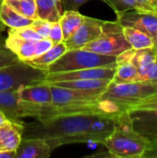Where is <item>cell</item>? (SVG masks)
Listing matches in <instances>:
<instances>
[{
    "mask_svg": "<svg viewBox=\"0 0 157 158\" xmlns=\"http://www.w3.org/2000/svg\"><path fill=\"white\" fill-rule=\"evenodd\" d=\"M0 111L3 112L9 120L22 122L20 118H24L23 110L19 103L17 90L0 92Z\"/></svg>",
    "mask_w": 157,
    "mask_h": 158,
    "instance_id": "obj_18",
    "label": "cell"
},
{
    "mask_svg": "<svg viewBox=\"0 0 157 158\" xmlns=\"http://www.w3.org/2000/svg\"><path fill=\"white\" fill-rule=\"evenodd\" d=\"M106 3L116 13V15L130 11L137 10L138 4L136 0H102Z\"/></svg>",
    "mask_w": 157,
    "mask_h": 158,
    "instance_id": "obj_26",
    "label": "cell"
},
{
    "mask_svg": "<svg viewBox=\"0 0 157 158\" xmlns=\"http://www.w3.org/2000/svg\"><path fill=\"white\" fill-rule=\"evenodd\" d=\"M104 21L85 16L82 24L68 40L64 41L68 50L82 48L85 44L96 39L101 34Z\"/></svg>",
    "mask_w": 157,
    "mask_h": 158,
    "instance_id": "obj_10",
    "label": "cell"
},
{
    "mask_svg": "<svg viewBox=\"0 0 157 158\" xmlns=\"http://www.w3.org/2000/svg\"><path fill=\"white\" fill-rule=\"evenodd\" d=\"M111 80H105V79H86V80L60 81V82L49 83V84H54L65 88L77 89L90 94H97L100 96L105 91V89L107 88Z\"/></svg>",
    "mask_w": 157,
    "mask_h": 158,
    "instance_id": "obj_16",
    "label": "cell"
},
{
    "mask_svg": "<svg viewBox=\"0 0 157 158\" xmlns=\"http://www.w3.org/2000/svg\"><path fill=\"white\" fill-rule=\"evenodd\" d=\"M8 31L16 34L17 36L24 39V40H40L42 37L31 27V26H26V27H21V28H16V29H10Z\"/></svg>",
    "mask_w": 157,
    "mask_h": 158,
    "instance_id": "obj_28",
    "label": "cell"
},
{
    "mask_svg": "<svg viewBox=\"0 0 157 158\" xmlns=\"http://www.w3.org/2000/svg\"><path fill=\"white\" fill-rule=\"evenodd\" d=\"M64 10H78L82 5L92 0H60Z\"/></svg>",
    "mask_w": 157,
    "mask_h": 158,
    "instance_id": "obj_32",
    "label": "cell"
},
{
    "mask_svg": "<svg viewBox=\"0 0 157 158\" xmlns=\"http://www.w3.org/2000/svg\"><path fill=\"white\" fill-rule=\"evenodd\" d=\"M97 54L118 56L131 47L125 38L122 26L118 20L104 21L101 34L83 47Z\"/></svg>",
    "mask_w": 157,
    "mask_h": 158,
    "instance_id": "obj_6",
    "label": "cell"
},
{
    "mask_svg": "<svg viewBox=\"0 0 157 158\" xmlns=\"http://www.w3.org/2000/svg\"><path fill=\"white\" fill-rule=\"evenodd\" d=\"M125 54L137 68L140 74V81H143L144 75L155 63L157 56V52L154 49V47L140 50H134L130 48V50L126 51Z\"/></svg>",
    "mask_w": 157,
    "mask_h": 158,
    "instance_id": "obj_17",
    "label": "cell"
},
{
    "mask_svg": "<svg viewBox=\"0 0 157 158\" xmlns=\"http://www.w3.org/2000/svg\"><path fill=\"white\" fill-rule=\"evenodd\" d=\"M9 119H8V118L3 113V112H1L0 111V127L2 126V125H4L6 122H7Z\"/></svg>",
    "mask_w": 157,
    "mask_h": 158,
    "instance_id": "obj_36",
    "label": "cell"
},
{
    "mask_svg": "<svg viewBox=\"0 0 157 158\" xmlns=\"http://www.w3.org/2000/svg\"><path fill=\"white\" fill-rule=\"evenodd\" d=\"M20 61L18 56L11 52L5 44H0V68L12 65Z\"/></svg>",
    "mask_w": 157,
    "mask_h": 158,
    "instance_id": "obj_27",
    "label": "cell"
},
{
    "mask_svg": "<svg viewBox=\"0 0 157 158\" xmlns=\"http://www.w3.org/2000/svg\"><path fill=\"white\" fill-rule=\"evenodd\" d=\"M15 155H16V150L0 152V158H15Z\"/></svg>",
    "mask_w": 157,
    "mask_h": 158,
    "instance_id": "obj_35",
    "label": "cell"
},
{
    "mask_svg": "<svg viewBox=\"0 0 157 158\" xmlns=\"http://www.w3.org/2000/svg\"><path fill=\"white\" fill-rule=\"evenodd\" d=\"M52 153V148L43 139H21L15 158H48Z\"/></svg>",
    "mask_w": 157,
    "mask_h": 158,
    "instance_id": "obj_13",
    "label": "cell"
},
{
    "mask_svg": "<svg viewBox=\"0 0 157 158\" xmlns=\"http://www.w3.org/2000/svg\"><path fill=\"white\" fill-rule=\"evenodd\" d=\"M22 122L8 120L0 127V152L15 151L22 139Z\"/></svg>",
    "mask_w": 157,
    "mask_h": 158,
    "instance_id": "obj_14",
    "label": "cell"
},
{
    "mask_svg": "<svg viewBox=\"0 0 157 158\" xmlns=\"http://www.w3.org/2000/svg\"><path fill=\"white\" fill-rule=\"evenodd\" d=\"M42 38H48L50 28H51V22L42 20V19H34L32 23L30 25Z\"/></svg>",
    "mask_w": 157,
    "mask_h": 158,
    "instance_id": "obj_29",
    "label": "cell"
},
{
    "mask_svg": "<svg viewBox=\"0 0 157 158\" xmlns=\"http://www.w3.org/2000/svg\"><path fill=\"white\" fill-rule=\"evenodd\" d=\"M157 94V81H111L97 100L100 114L118 118L132 105Z\"/></svg>",
    "mask_w": 157,
    "mask_h": 158,
    "instance_id": "obj_2",
    "label": "cell"
},
{
    "mask_svg": "<svg viewBox=\"0 0 157 158\" xmlns=\"http://www.w3.org/2000/svg\"><path fill=\"white\" fill-rule=\"evenodd\" d=\"M17 92L19 103L22 110L25 108H39L53 104V96L49 83L41 81L22 85Z\"/></svg>",
    "mask_w": 157,
    "mask_h": 158,
    "instance_id": "obj_8",
    "label": "cell"
},
{
    "mask_svg": "<svg viewBox=\"0 0 157 158\" xmlns=\"http://www.w3.org/2000/svg\"><path fill=\"white\" fill-rule=\"evenodd\" d=\"M84 17L78 10H65L63 12L59 23L62 28L64 41L68 40L82 24Z\"/></svg>",
    "mask_w": 157,
    "mask_h": 158,
    "instance_id": "obj_24",
    "label": "cell"
},
{
    "mask_svg": "<svg viewBox=\"0 0 157 158\" xmlns=\"http://www.w3.org/2000/svg\"><path fill=\"white\" fill-rule=\"evenodd\" d=\"M67 50H68V48H67L65 43L61 42L59 44H53V46L48 51L43 53V55L36 56L34 58H31L30 60L24 61V62L34 67V68H37V69L46 71L47 68L52 63H54L56 60H57Z\"/></svg>",
    "mask_w": 157,
    "mask_h": 158,
    "instance_id": "obj_21",
    "label": "cell"
},
{
    "mask_svg": "<svg viewBox=\"0 0 157 158\" xmlns=\"http://www.w3.org/2000/svg\"><path fill=\"white\" fill-rule=\"evenodd\" d=\"M153 47H154V49L157 52V31L156 32H155V37H154V46Z\"/></svg>",
    "mask_w": 157,
    "mask_h": 158,
    "instance_id": "obj_37",
    "label": "cell"
},
{
    "mask_svg": "<svg viewBox=\"0 0 157 158\" xmlns=\"http://www.w3.org/2000/svg\"><path fill=\"white\" fill-rule=\"evenodd\" d=\"M46 74L45 70L23 61L0 68V92L16 91L22 85L41 82Z\"/></svg>",
    "mask_w": 157,
    "mask_h": 158,
    "instance_id": "obj_7",
    "label": "cell"
},
{
    "mask_svg": "<svg viewBox=\"0 0 157 158\" xmlns=\"http://www.w3.org/2000/svg\"><path fill=\"white\" fill-rule=\"evenodd\" d=\"M143 81H157V56L155 63L144 75Z\"/></svg>",
    "mask_w": 157,
    "mask_h": 158,
    "instance_id": "obj_34",
    "label": "cell"
},
{
    "mask_svg": "<svg viewBox=\"0 0 157 158\" xmlns=\"http://www.w3.org/2000/svg\"><path fill=\"white\" fill-rule=\"evenodd\" d=\"M37 18L48 22L59 21L63 14V6L60 0H35Z\"/></svg>",
    "mask_w": 157,
    "mask_h": 158,
    "instance_id": "obj_20",
    "label": "cell"
},
{
    "mask_svg": "<svg viewBox=\"0 0 157 158\" xmlns=\"http://www.w3.org/2000/svg\"><path fill=\"white\" fill-rule=\"evenodd\" d=\"M156 10H157V3H156Z\"/></svg>",
    "mask_w": 157,
    "mask_h": 158,
    "instance_id": "obj_41",
    "label": "cell"
},
{
    "mask_svg": "<svg viewBox=\"0 0 157 158\" xmlns=\"http://www.w3.org/2000/svg\"><path fill=\"white\" fill-rule=\"evenodd\" d=\"M117 20L121 26H130L136 28L153 39L157 31V14L130 10L117 15Z\"/></svg>",
    "mask_w": 157,
    "mask_h": 158,
    "instance_id": "obj_11",
    "label": "cell"
},
{
    "mask_svg": "<svg viewBox=\"0 0 157 158\" xmlns=\"http://www.w3.org/2000/svg\"><path fill=\"white\" fill-rule=\"evenodd\" d=\"M117 118L104 114H94L87 131L88 143L93 142L103 144L114 131L117 125Z\"/></svg>",
    "mask_w": 157,
    "mask_h": 158,
    "instance_id": "obj_12",
    "label": "cell"
},
{
    "mask_svg": "<svg viewBox=\"0 0 157 158\" xmlns=\"http://www.w3.org/2000/svg\"><path fill=\"white\" fill-rule=\"evenodd\" d=\"M132 129L149 142L157 140V94L127 109Z\"/></svg>",
    "mask_w": 157,
    "mask_h": 158,
    "instance_id": "obj_5",
    "label": "cell"
},
{
    "mask_svg": "<svg viewBox=\"0 0 157 158\" xmlns=\"http://www.w3.org/2000/svg\"><path fill=\"white\" fill-rule=\"evenodd\" d=\"M117 66V56L97 54L83 48L67 50L46 69L47 73L65 72L97 67Z\"/></svg>",
    "mask_w": 157,
    "mask_h": 158,
    "instance_id": "obj_4",
    "label": "cell"
},
{
    "mask_svg": "<svg viewBox=\"0 0 157 158\" xmlns=\"http://www.w3.org/2000/svg\"><path fill=\"white\" fill-rule=\"evenodd\" d=\"M122 31L131 49L140 50L154 46V39L143 31L130 26H122Z\"/></svg>",
    "mask_w": 157,
    "mask_h": 158,
    "instance_id": "obj_23",
    "label": "cell"
},
{
    "mask_svg": "<svg viewBox=\"0 0 157 158\" xmlns=\"http://www.w3.org/2000/svg\"><path fill=\"white\" fill-rule=\"evenodd\" d=\"M115 67H97L90 69H82L78 70L47 73L43 81L46 83H56L60 81L86 80V79H105L113 80L115 76Z\"/></svg>",
    "mask_w": 157,
    "mask_h": 158,
    "instance_id": "obj_9",
    "label": "cell"
},
{
    "mask_svg": "<svg viewBox=\"0 0 157 158\" xmlns=\"http://www.w3.org/2000/svg\"><path fill=\"white\" fill-rule=\"evenodd\" d=\"M145 158H157V140L149 142L148 147L143 155Z\"/></svg>",
    "mask_w": 157,
    "mask_h": 158,
    "instance_id": "obj_33",
    "label": "cell"
},
{
    "mask_svg": "<svg viewBox=\"0 0 157 158\" xmlns=\"http://www.w3.org/2000/svg\"><path fill=\"white\" fill-rule=\"evenodd\" d=\"M53 46V43L49 38H42L36 42V48H35V57L43 55L46 51H48Z\"/></svg>",
    "mask_w": 157,
    "mask_h": 158,
    "instance_id": "obj_31",
    "label": "cell"
},
{
    "mask_svg": "<svg viewBox=\"0 0 157 158\" xmlns=\"http://www.w3.org/2000/svg\"><path fill=\"white\" fill-rule=\"evenodd\" d=\"M0 28H5V25L1 22V20H0Z\"/></svg>",
    "mask_w": 157,
    "mask_h": 158,
    "instance_id": "obj_40",
    "label": "cell"
},
{
    "mask_svg": "<svg viewBox=\"0 0 157 158\" xmlns=\"http://www.w3.org/2000/svg\"><path fill=\"white\" fill-rule=\"evenodd\" d=\"M0 20L5 26L10 29L30 26L33 21L16 12L3 0L0 2Z\"/></svg>",
    "mask_w": 157,
    "mask_h": 158,
    "instance_id": "obj_22",
    "label": "cell"
},
{
    "mask_svg": "<svg viewBox=\"0 0 157 158\" xmlns=\"http://www.w3.org/2000/svg\"><path fill=\"white\" fill-rule=\"evenodd\" d=\"M113 81H140V74L135 65L126 56L125 52L117 56V66Z\"/></svg>",
    "mask_w": 157,
    "mask_h": 158,
    "instance_id": "obj_19",
    "label": "cell"
},
{
    "mask_svg": "<svg viewBox=\"0 0 157 158\" xmlns=\"http://www.w3.org/2000/svg\"><path fill=\"white\" fill-rule=\"evenodd\" d=\"M96 113L56 115L35 118L31 123H22V139L45 140L52 150L59 146L88 143L87 131Z\"/></svg>",
    "mask_w": 157,
    "mask_h": 158,
    "instance_id": "obj_1",
    "label": "cell"
},
{
    "mask_svg": "<svg viewBox=\"0 0 157 158\" xmlns=\"http://www.w3.org/2000/svg\"><path fill=\"white\" fill-rule=\"evenodd\" d=\"M19 14L31 19H37V9L35 0H3Z\"/></svg>",
    "mask_w": 157,
    "mask_h": 158,
    "instance_id": "obj_25",
    "label": "cell"
},
{
    "mask_svg": "<svg viewBox=\"0 0 157 158\" xmlns=\"http://www.w3.org/2000/svg\"><path fill=\"white\" fill-rule=\"evenodd\" d=\"M48 38L51 40L53 44H59L64 41L63 40V31H62V28H61L59 21L51 23V28H50Z\"/></svg>",
    "mask_w": 157,
    "mask_h": 158,
    "instance_id": "obj_30",
    "label": "cell"
},
{
    "mask_svg": "<svg viewBox=\"0 0 157 158\" xmlns=\"http://www.w3.org/2000/svg\"><path fill=\"white\" fill-rule=\"evenodd\" d=\"M149 141L136 132L127 112L119 115L112 134L103 143L111 157L141 158L148 147Z\"/></svg>",
    "mask_w": 157,
    "mask_h": 158,
    "instance_id": "obj_3",
    "label": "cell"
},
{
    "mask_svg": "<svg viewBox=\"0 0 157 158\" xmlns=\"http://www.w3.org/2000/svg\"><path fill=\"white\" fill-rule=\"evenodd\" d=\"M153 7H155V9H156V3H157V0H146Z\"/></svg>",
    "mask_w": 157,
    "mask_h": 158,
    "instance_id": "obj_38",
    "label": "cell"
},
{
    "mask_svg": "<svg viewBox=\"0 0 157 158\" xmlns=\"http://www.w3.org/2000/svg\"><path fill=\"white\" fill-rule=\"evenodd\" d=\"M4 29H5V28H0V44H5V40H4V38L2 37V35H1V32L4 31Z\"/></svg>",
    "mask_w": 157,
    "mask_h": 158,
    "instance_id": "obj_39",
    "label": "cell"
},
{
    "mask_svg": "<svg viewBox=\"0 0 157 158\" xmlns=\"http://www.w3.org/2000/svg\"><path fill=\"white\" fill-rule=\"evenodd\" d=\"M38 41V40H37ZM35 40H24L16 34L8 31L7 38L5 40V45L13 52L20 61H27L35 57Z\"/></svg>",
    "mask_w": 157,
    "mask_h": 158,
    "instance_id": "obj_15",
    "label": "cell"
}]
</instances>
